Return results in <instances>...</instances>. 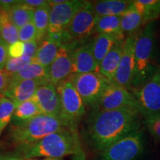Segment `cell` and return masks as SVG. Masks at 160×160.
<instances>
[{"label": "cell", "instance_id": "1", "mask_svg": "<svg viewBox=\"0 0 160 160\" xmlns=\"http://www.w3.org/2000/svg\"><path fill=\"white\" fill-rule=\"evenodd\" d=\"M141 114L137 108L92 110L86 120V133L91 145L101 152L126 135L141 129Z\"/></svg>", "mask_w": 160, "mask_h": 160}, {"label": "cell", "instance_id": "2", "mask_svg": "<svg viewBox=\"0 0 160 160\" xmlns=\"http://www.w3.org/2000/svg\"><path fill=\"white\" fill-rule=\"evenodd\" d=\"M17 155L25 159L37 157L62 159L73 155L76 160H85L77 129L72 128L55 132L37 142L17 148Z\"/></svg>", "mask_w": 160, "mask_h": 160}, {"label": "cell", "instance_id": "3", "mask_svg": "<svg viewBox=\"0 0 160 160\" xmlns=\"http://www.w3.org/2000/svg\"><path fill=\"white\" fill-rule=\"evenodd\" d=\"M66 128L77 129V126L61 117L41 113L27 121L12 122L9 136L11 142L20 148L37 142L46 136Z\"/></svg>", "mask_w": 160, "mask_h": 160}, {"label": "cell", "instance_id": "4", "mask_svg": "<svg viewBox=\"0 0 160 160\" xmlns=\"http://www.w3.org/2000/svg\"><path fill=\"white\" fill-rule=\"evenodd\" d=\"M155 22L145 25L135 40V70L131 91L139 88L158 71L152 63L155 42Z\"/></svg>", "mask_w": 160, "mask_h": 160}, {"label": "cell", "instance_id": "5", "mask_svg": "<svg viewBox=\"0 0 160 160\" xmlns=\"http://www.w3.org/2000/svg\"><path fill=\"white\" fill-rule=\"evenodd\" d=\"M145 150L142 129L129 133L101 151L99 160H137Z\"/></svg>", "mask_w": 160, "mask_h": 160}, {"label": "cell", "instance_id": "6", "mask_svg": "<svg viewBox=\"0 0 160 160\" xmlns=\"http://www.w3.org/2000/svg\"><path fill=\"white\" fill-rule=\"evenodd\" d=\"M68 79L79 93L85 105L91 108L97 102L109 84L112 82L100 72L72 74Z\"/></svg>", "mask_w": 160, "mask_h": 160}, {"label": "cell", "instance_id": "7", "mask_svg": "<svg viewBox=\"0 0 160 160\" xmlns=\"http://www.w3.org/2000/svg\"><path fill=\"white\" fill-rule=\"evenodd\" d=\"M131 93L135 97L138 111L144 118L160 114V69Z\"/></svg>", "mask_w": 160, "mask_h": 160}, {"label": "cell", "instance_id": "8", "mask_svg": "<svg viewBox=\"0 0 160 160\" xmlns=\"http://www.w3.org/2000/svg\"><path fill=\"white\" fill-rule=\"evenodd\" d=\"M56 87L61 103V117L77 126L86 112L82 99L69 79L62 82Z\"/></svg>", "mask_w": 160, "mask_h": 160}, {"label": "cell", "instance_id": "9", "mask_svg": "<svg viewBox=\"0 0 160 160\" xmlns=\"http://www.w3.org/2000/svg\"><path fill=\"white\" fill-rule=\"evenodd\" d=\"M125 107L137 108L134 96L125 88L111 82L91 108L93 111H103Z\"/></svg>", "mask_w": 160, "mask_h": 160}, {"label": "cell", "instance_id": "10", "mask_svg": "<svg viewBox=\"0 0 160 160\" xmlns=\"http://www.w3.org/2000/svg\"><path fill=\"white\" fill-rule=\"evenodd\" d=\"M97 19L93 4L87 1L72 19L67 31L75 41L83 43L96 32Z\"/></svg>", "mask_w": 160, "mask_h": 160}, {"label": "cell", "instance_id": "11", "mask_svg": "<svg viewBox=\"0 0 160 160\" xmlns=\"http://www.w3.org/2000/svg\"><path fill=\"white\" fill-rule=\"evenodd\" d=\"M137 34L135 33L126 37L122 55L113 81L129 91H131L132 81L134 76L135 40Z\"/></svg>", "mask_w": 160, "mask_h": 160}, {"label": "cell", "instance_id": "12", "mask_svg": "<svg viewBox=\"0 0 160 160\" xmlns=\"http://www.w3.org/2000/svg\"><path fill=\"white\" fill-rule=\"evenodd\" d=\"M82 43L60 47L54 61L49 67V82L57 86L62 82L69 79L72 74L73 53Z\"/></svg>", "mask_w": 160, "mask_h": 160}, {"label": "cell", "instance_id": "13", "mask_svg": "<svg viewBox=\"0 0 160 160\" xmlns=\"http://www.w3.org/2000/svg\"><path fill=\"white\" fill-rule=\"evenodd\" d=\"M87 1L69 0L65 2L51 6L48 31L53 32L67 29L76 13Z\"/></svg>", "mask_w": 160, "mask_h": 160}, {"label": "cell", "instance_id": "14", "mask_svg": "<svg viewBox=\"0 0 160 160\" xmlns=\"http://www.w3.org/2000/svg\"><path fill=\"white\" fill-rule=\"evenodd\" d=\"M42 113L53 117H61V103L57 87L51 83L38 87L33 97Z\"/></svg>", "mask_w": 160, "mask_h": 160}, {"label": "cell", "instance_id": "15", "mask_svg": "<svg viewBox=\"0 0 160 160\" xmlns=\"http://www.w3.org/2000/svg\"><path fill=\"white\" fill-rule=\"evenodd\" d=\"M91 72H99V67L92 51V40L78 46L73 51L72 58V74Z\"/></svg>", "mask_w": 160, "mask_h": 160}, {"label": "cell", "instance_id": "16", "mask_svg": "<svg viewBox=\"0 0 160 160\" xmlns=\"http://www.w3.org/2000/svg\"><path fill=\"white\" fill-rule=\"evenodd\" d=\"M41 85H44V83L38 80L10 81L5 97L11 99L15 103L16 106H17L22 102L34 97L38 87Z\"/></svg>", "mask_w": 160, "mask_h": 160}, {"label": "cell", "instance_id": "17", "mask_svg": "<svg viewBox=\"0 0 160 160\" xmlns=\"http://www.w3.org/2000/svg\"><path fill=\"white\" fill-rule=\"evenodd\" d=\"M125 39L118 40L99 65L100 73L112 82L122 55Z\"/></svg>", "mask_w": 160, "mask_h": 160}, {"label": "cell", "instance_id": "18", "mask_svg": "<svg viewBox=\"0 0 160 160\" xmlns=\"http://www.w3.org/2000/svg\"><path fill=\"white\" fill-rule=\"evenodd\" d=\"M38 80L44 84L50 83L49 68L37 63H31L24 68L22 70L12 75L11 82H17L21 80Z\"/></svg>", "mask_w": 160, "mask_h": 160}, {"label": "cell", "instance_id": "19", "mask_svg": "<svg viewBox=\"0 0 160 160\" xmlns=\"http://www.w3.org/2000/svg\"><path fill=\"white\" fill-rule=\"evenodd\" d=\"M93 4L96 15L98 17L105 16H121L128 8L131 1L127 0H101Z\"/></svg>", "mask_w": 160, "mask_h": 160}, {"label": "cell", "instance_id": "20", "mask_svg": "<svg viewBox=\"0 0 160 160\" xmlns=\"http://www.w3.org/2000/svg\"><path fill=\"white\" fill-rule=\"evenodd\" d=\"M95 29L98 34L111 35L118 39H125L126 38L121 28V16L98 17Z\"/></svg>", "mask_w": 160, "mask_h": 160}, {"label": "cell", "instance_id": "21", "mask_svg": "<svg viewBox=\"0 0 160 160\" xmlns=\"http://www.w3.org/2000/svg\"><path fill=\"white\" fill-rule=\"evenodd\" d=\"M38 42L39 48L37 55L33 59V63H37L46 68H49L54 61L59 48L53 41L49 39L47 36Z\"/></svg>", "mask_w": 160, "mask_h": 160}, {"label": "cell", "instance_id": "22", "mask_svg": "<svg viewBox=\"0 0 160 160\" xmlns=\"http://www.w3.org/2000/svg\"><path fill=\"white\" fill-rule=\"evenodd\" d=\"M143 26L142 18L136 9L131 1L126 11L121 15V28L124 34L129 36L138 33L140 28Z\"/></svg>", "mask_w": 160, "mask_h": 160}, {"label": "cell", "instance_id": "23", "mask_svg": "<svg viewBox=\"0 0 160 160\" xmlns=\"http://www.w3.org/2000/svg\"><path fill=\"white\" fill-rule=\"evenodd\" d=\"M132 2L142 18L143 25L153 22L160 17V0H134Z\"/></svg>", "mask_w": 160, "mask_h": 160}, {"label": "cell", "instance_id": "24", "mask_svg": "<svg viewBox=\"0 0 160 160\" xmlns=\"http://www.w3.org/2000/svg\"><path fill=\"white\" fill-rule=\"evenodd\" d=\"M118 40L120 39H118L113 36L102 33L97 34L92 40V51L99 67L104 58Z\"/></svg>", "mask_w": 160, "mask_h": 160}, {"label": "cell", "instance_id": "25", "mask_svg": "<svg viewBox=\"0 0 160 160\" xmlns=\"http://www.w3.org/2000/svg\"><path fill=\"white\" fill-rule=\"evenodd\" d=\"M0 29L2 39L7 45H13L19 40V28L10 19L8 12L0 9Z\"/></svg>", "mask_w": 160, "mask_h": 160}, {"label": "cell", "instance_id": "26", "mask_svg": "<svg viewBox=\"0 0 160 160\" xmlns=\"http://www.w3.org/2000/svg\"><path fill=\"white\" fill-rule=\"evenodd\" d=\"M50 9L51 5L48 2L46 5L38 8L33 11V23L34 24L37 31L38 42L47 36L50 22Z\"/></svg>", "mask_w": 160, "mask_h": 160}, {"label": "cell", "instance_id": "27", "mask_svg": "<svg viewBox=\"0 0 160 160\" xmlns=\"http://www.w3.org/2000/svg\"><path fill=\"white\" fill-rule=\"evenodd\" d=\"M42 113L33 98L22 102L16 107L12 122H22L33 119Z\"/></svg>", "mask_w": 160, "mask_h": 160}, {"label": "cell", "instance_id": "28", "mask_svg": "<svg viewBox=\"0 0 160 160\" xmlns=\"http://www.w3.org/2000/svg\"><path fill=\"white\" fill-rule=\"evenodd\" d=\"M33 10L24 5L20 2L16 4L10 9L8 14L12 22L17 28H21L31 22H33Z\"/></svg>", "mask_w": 160, "mask_h": 160}, {"label": "cell", "instance_id": "29", "mask_svg": "<svg viewBox=\"0 0 160 160\" xmlns=\"http://www.w3.org/2000/svg\"><path fill=\"white\" fill-rule=\"evenodd\" d=\"M16 107L15 103L8 98L0 99V137L4 129L11 122Z\"/></svg>", "mask_w": 160, "mask_h": 160}, {"label": "cell", "instance_id": "30", "mask_svg": "<svg viewBox=\"0 0 160 160\" xmlns=\"http://www.w3.org/2000/svg\"><path fill=\"white\" fill-rule=\"evenodd\" d=\"M33 62V59L22 57L19 58H9L5 65V71L11 76L22 70L27 65Z\"/></svg>", "mask_w": 160, "mask_h": 160}, {"label": "cell", "instance_id": "31", "mask_svg": "<svg viewBox=\"0 0 160 160\" xmlns=\"http://www.w3.org/2000/svg\"><path fill=\"white\" fill-rule=\"evenodd\" d=\"M19 39L22 42H27L38 39V33L33 22L19 29Z\"/></svg>", "mask_w": 160, "mask_h": 160}, {"label": "cell", "instance_id": "32", "mask_svg": "<svg viewBox=\"0 0 160 160\" xmlns=\"http://www.w3.org/2000/svg\"><path fill=\"white\" fill-rule=\"evenodd\" d=\"M144 124L152 137L160 142V114L145 118Z\"/></svg>", "mask_w": 160, "mask_h": 160}, {"label": "cell", "instance_id": "33", "mask_svg": "<svg viewBox=\"0 0 160 160\" xmlns=\"http://www.w3.org/2000/svg\"><path fill=\"white\" fill-rule=\"evenodd\" d=\"M11 76L5 71V69L0 70V99L5 97L11 81Z\"/></svg>", "mask_w": 160, "mask_h": 160}, {"label": "cell", "instance_id": "34", "mask_svg": "<svg viewBox=\"0 0 160 160\" xmlns=\"http://www.w3.org/2000/svg\"><path fill=\"white\" fill-rule=\"evenodd\" d=\"M25 45V50L22 57H28L31 59H33L37 55L38 48H39V42L37 40L34 41H30L24 43Z\"/></svg>", "mask_w": 160, "mask_h": 160}, {"label": "cell", "instance_id": "35", "mask_svg": "<svg viewBox=\"0 0 160 160\" xmlns=\"http://www.w3.org/2000/svg\"><path fill=\"white\" fill-rule=\"evenodd\" d=\"M25 45L22 42H17L8 46V56L9 58H19L23 56Z\"/></svg>", "mask_w": 160, "mask_h": 160}, {"label": "cell", "instance_id": "36", "mask_svg": "<svg viewBox=\"0 0 160 160\" xmlns=\"http://www.w3.org/2000/svg\"><path fill=\"white\" fill-rule=\"evenodd\" d=\"M8 59V45L2 39L0 40V70L4 69Z\"/></svg>", "mask_w": 160, "mask_h": 160}, {"label": "cell", "instance_id": "37", "mask_svg": "<svg viewBox=\"0 0 160 160\" xmlns=\"http://www.w3.org/2000/svg\"><path fill=\"white\" fill-rule=\"evenodd\" d=\"M20 2L34 11L38 8L46 5L48 3V1H43V0H24V1H20Z\"/></svg>", "mask_w": 160, "mask_h": 160}, {"label": "cell", "instance_id": "38", "mask_svg": "<svg viewBox=\"0 0 160 160\" xmlns=\"http://www.w3.org/2000/svg\"><path fill=\"white\" fill-rule=\"evenodd\" d=\"M0 160H22V159L17 154H0Z\"/></svg>", "mask_w": 160, "mask_h": 160}, {"label": "cell", "instance_id": "39", "mask_svg": "<svg viewBox=\"0 0 160 160\" xmlns=\"http://www.w3.org/2000/svg\"><path fill=\"white\" fill-rule=\"evenodd\" d=\"M44 160H62V159H58V158H45Z\"/></svg>", "mask_w": 160, "mask_h": 160}, {"label": "cell", "instance_id": "40", "mask_svg": "<svg viewBox=\"0 0 160 160\" xmlns=\"http://www.w3.org/2000/svg\"><path fill=\"white\" fill-rule=\"evenodd\" d=\"M0 40H2V34H1V29H0Z\"/></svg>", "mask_w": 160, "mask_h": 160}, {"label": "cell", "instance_id": "41", "mask_svg": "<svg viewBox=\"0 0 160 160\" xmlns=\"http://www.w3.org/2000/svg\"><path fill=\"white\" fill-rule=\"evenodd\" d=\"M26 160H37V159H26Z\"/></svg>", "mask_w": 160, "mask_h": 160}]
</instances>
